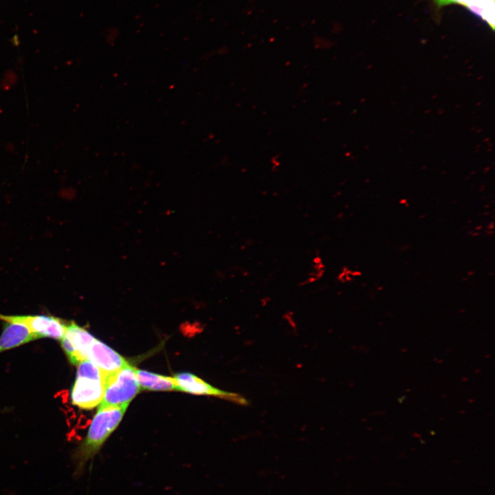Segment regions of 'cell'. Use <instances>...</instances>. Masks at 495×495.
Returning a JSON list of instances; mask_svg holds the SVG:
<instances>
[{"mask_svg":"<svg viewBox=\"0 0 495 495\" xmlns=\"http://www.w3.org/2000/svg\"><path fill=\"white\" fill-rule=\"evenodd\" d=\"M129 405L98 409L87 434L72 454L74 475L80 476L87 463L92 460L116 430Z\"/></svg>","mask_w":495,"mask_h":495,"instance_id":"1","label":"cell"},{"mask_svg":"<svg viewBox=\"0 0 495 495\" xmlns=\"http://www.w3.org/2000/svg\"><path fill=\"white\" fill-rule=\"evenodd\" d=\"M75 382L71 392L73 405L89 410L99 405L104 390V376L99 368L86 360L77 364Z\"/></svg>","mask_w":495,"mask_h":495,"instance_id":"2","label":"cell"},{"mask_svg":"<svg viewBox=\"0 0 495 495\" xmlns=\"http://www.w3.org/2000/svg\"><path fill=\"white\" fill-rule=\"evenodd\" d=\"M140 389L136 368L128 364L104 378V390L98 409L129 405Z\"/></svg>","mask_w":495,"mask_h":495,"instance_id":"3","label":"cell"},{"mask_svg":"<svg viewBox=\"0 0 495 495\" xmlns=\"http://www.w3.org/2000/svg\"><path fill=\"white\" fill-rule=\"evenodd\" d=\"M0 320L25 325L38 338H51L60 340L67 324L60 318L46 315L10 316L0 314Z\"/></svg>","mask_w":495,"mask_h":495,"instance_id":"4","label":"cell"},{"mask_svg":"<svg viewBox=\"0 0 495 495\" xmlns=\"http://www.w3.org/2000/svg\"><path fill=\"white\" fill-rule=\"evenodd\" d=\"M174 377L177 390L197 395L214 396L240 405L248 404V400L241 395L218 389L192 373H178Z\"/></svg>","mask_w":495,"mask_h":495,"instance_id":"5","label":"cell"},{"mask_svg":"<svg viewBox=\"0 0 495 495\" xmlns=\"http://www.w3.org/2000/svg\"><path fill=\"white\" fill-rule=\"evenodd\" d=\"M87 360L99 368L104 378L129 364L118 352L96 338L89 349Z\"/></svg>","mask_w":495,"mask_h":495,"instance_id":"6","label":"cell"},{"mask_svg":"<svg viewBox=\"0 0 495 495\" xmlns=\"http://www.w3.org/2000/svg\"><path fill=\"white\" fill-rule=\"evenodd\" d=\"M440 9L450 5H459L484 21L492 31L495 23V0H432Z\"/></svg>","mask_w":495,"mask_h":495,"instance_id":"7","label":"cell"},{"mask_svg":"<svg viewBox=\"0 0 495 495\" xmlns=\"http://www.w3.org/2000/svg\"><path fill=\"white\" fill-rule=\"evenodd\" d=\"M39 339L25 325L5 322L0 336V353Z\"/></svg>","mask_w":495,"mask_h":495,"instance_id":"8","label":"cell"},{"mask_svg":"<svg viewBox=\"0 0 495 495\" xmlns=\"http://www.w3.org/2000/svg\"><path fill=\"white\" fill-rule=\"evenodd\" d=\"M63 337L65 338L73 346L79 363L87 360L89 349L96 338L86 329L74 322H71L67 324Z\"/></svg>","mask_w":495,"mask_h":495,"instance_id":"9","label":"cell"},{"mask_svg":"<svg viewBox=\"0 0 495 495\" xmlns=\"http://www.w3.org/2000/svg\"><path fill=\"white\" fill-rule=\"evenodd\" d=\"M140 389L149 390H177L174 377L158 375L149 371L136 369Z\"/></svg>","mask_w":495,"mask_h":495,"instance_id":"10","label":"cell"},{"mask_svg":"<svg viewBox=\"0 0 495 495\" xmlns=\"http://www.w3.org/2000/svg\"><path fill=\"white\" fill-rule=\"evenodd\" d=\"M325 267L322 258L320 256H316L313 260L311 270L309 272L307 277L302 281L301 285H305L314 283L319 280L324 274Z\"/></svg>","mask_w":495,"mask_h":495,"instance_id":"11","label":"cell"}]
</instances>
